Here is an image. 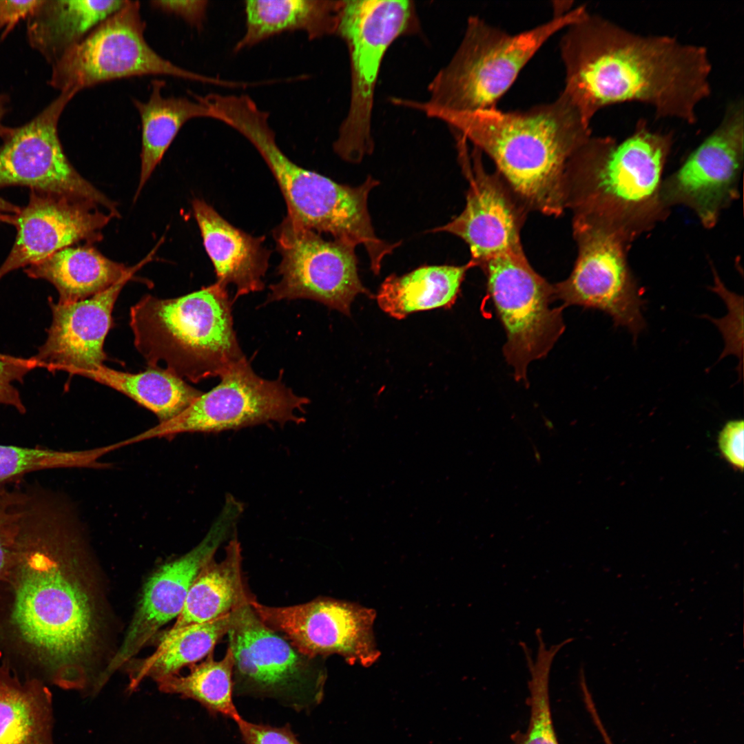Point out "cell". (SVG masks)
Here are the masks:
<instances>
[{
	"label": "cell",
	"instance_id": "6da1fadb",
	"mask_svg": "<svg viewBox=\"0 0 744 744\" xmlns=\"http://www.w3.org/2000/svg\"><path fill=\"white\" fill-rule=\"evenodd\" d=\"M80 520L72 505L43 489L23 499L11 562L9 623L18 642L63 689H83L93 638L88 597L70 567Z\"/></svg>",
	"mask_w": 744,
	"mask_h": 744
},
{
	"label": "cell",
	"instance_id": "4316f807",
	"mask_svg": "<svg viewBox=\"0 0 744 744\" xmlns=\"http://www.w3.org/2000/svg\"><path fill=\"white\" fill-rule=\"evenodd\" d=\"M130 267L113 261L90 246L68 247L29 266L26 274L50 282L59 293V303L90 298L120 280Z\"/></svg>",
	"mask_w": 744,
	"mask_h": 744
},
{
	"label": "cell",
	"instance_id": "5b68a950",
	"mask_svg": "<svg viewBox=\"0 0 744 744\" xmlns=\"http://www.w3.org/2000/svg\"><path fill=\"white\" fill-rule=\"evenodd\" d=\"M233 302L218 282L174 298L146 295L130 311L134 346L149 367L165 364L194 383L220 378L246 358L234 329Z\"/></svg>",
	"mask_w": 744,
	"mask_h": 744
},
{
	"label": "cell",
	"instance_id": "ab89813d",
	"mask_svg": "<svg viewBox=\"0 0 744 744\" xmlns=\"http://www.w3.org/2000/svg\"><path fill=\"white\" fill-rule=\"evenodd\" d=\"M20 208L0 197V223L15 226Z\"/></svg>",
	"mask_w": 744,
	"mask_h": 744
},
{
	"label": "cell",
	"instance_id": "e0dca14e",
	"mask_svg": "<svg viewBox=\"0 0 744 744\" xmlns=\"http://www.w3.org/2000/svg\"><path fill=\"white\" fill-rule=\"evenodd\" d=\"M260 619L313 658L331 654L369 666L380 657L373 632L375 612L358 604L318 598L288 606L249 601Z\"/></svg>",
	"mask_w": 744,
	"mask_h": 744
},
{
	"label": "cell",
	"instance_id": "836d02e7",
	"mask_svg": "<svg viewBox=\"0 0 744 744\" xmlns=\"http://www.w3.org/2000/svg\"><path fill=\"white\" fill-rule=\"evenodd\" d=\"M106 446L83 451H59L36 446L0 444V489L23 475L46 469L99 466Z\"/></svg>",
	"mask_w": 744,
	"mask_h": 744
},
{
	"label": "cell",
	"instance_id": "f1b7e54d",
	"mask_svg": "<svg viewBox=\"0 0 744 744\" xmlns=\"http://www.w3.org/2000/svg\"><path fill=\"white\" fill-rule=\"evenodd\" d=\"M164 85L162 80H154L147 101L132 100L142 127L141 174L135 198L182 127L192 118H212L210 109L195 95V101L185 97H164L161 92Z\"/></svg>",
	"mask_w": 744,
	"mask_h": 744
},
{
	"label": "cell",
	"instance_id": "484cf974",
	"mask_svg": "<svg viewBox=\"0 0 744 744\" xmlns=\"http://www.w3.org/2000/svg\"><path fill=\"white\" fill-rule=\"evenodd\" d=\"M52 694L37 678L21 681L0 665V744H54Z\"/></svg>",
	"mask_w": 744,
	"mask_h": 744
},
{
	"label": "cell",
	"instance_id": "b9f144b4",
	"mask_svg": "<svg viewBox=\"0 0 744 744\" xmlns=\"http://www.w3.org/2000/svg\"><path fill=\"white\" fill-rule=\"evenodd\" d=\"M599 732L603 738L604 744H614L610 737L609 736L607 730L604 727L600 728L599 730Z\"/></svg>",
	"mask_w": 744,
	"mask_h": 744
},
{
	"label": "cell",
	"instance_id": "d4e9b609",
	"mask_svg": "<svg viewBox=\"0 0 744 744\" xmlns=\"http://www.w3.org/2000/svg\"><path fill=\"white\" fill-rule=\"evenodd\" d=\"M252 597L245 583L242 549L235 535L225 547L224 558L218 562L212 559L199 572L175 624L167 633L224 616Z\"/></svg>",
	"mask_w": 744,
	"mask_h": 744
},
{
	"label": "cell",
	"instance_id": "277c9868",
	"mask_svg": "<svg viewBox=\"0 0 744 744\" xmlns=\"http://www.w3.org/2000/svg\"><path fill=\"white\" fill-rule=\"evenodd\" d=\"M672 140V133L652 130L645 119L619 143L591 135L568 161L566 208L631 243L667 215L662 174Z\"/></svg>",
	"mask_w": 744,
	"mask_h": 744
},
{
	"label": "cell",
	"instance_id": "5bb4252c",
	"mask_svg": "<svg viewBox=\"0 0 744 744\" xmlns=\"http://www.w3.org/2000/svg\"><path fill=\"white\" fill-rule=\"evenodd\" d=\"M273 234L280 279L269 286L266 303L308 299L349 316L354 298L370 294L359 278L355 247L326 240L288 216Z\"/></svg>",
	"mask_w": 744,
	"mask_h": 744
},
{
	"label": "cell",
	"instance_id": "83f0119b",
	"mask_svg": "<svg viewBox=\"0 0 744 744\" xmlns=\"http://www.w3.org/2000/svg\"><path fill=\"white\" fill-rule=\"evenodd\" d=\"M472 261L461 266H422L402 276H388L376 296L380 308L401 320L408 315L455 304Z\"/></svg>",
	"mask_w": 744,
	"mask_h": 744
},
{
	"label": "cell",
	"instance_id": "8992f818",
	"mask_svg": "<svg viewBox=\"0 0 744 744\" xmlns=\"http://www.w3.org/2000/svg\"><path fill=\"white\" fill-rule=\"evenodd\" d=\"M221 121L247 139L262 157L279 185L290 218L355 248L363 246L371 263L380 262L389 253L391 245L375 235L368 209V197L378 180L369 176L360 185L351 187L295 164L278 147L269 113L249 96L227 103Z\"/></svg>",
	"mask_w": 744,
	"mask_h": 744
},
{
	"label": "cell",
	"instance_id": "4dcf8cb0",
	"mask_svg": "<svg viewBox=\"0 0 744 744\" xmlns=\"http://www.w3.org/2000/svg\"><path fill=\"white\" fill-rule=\"evenodd\" d=\"M82 376L125 394L153 412L160 422L178 415L203 393L159 366L130 373L102 365Z\"/></svg>",
	"mask_w": 744,
	"mask_h": 744
},
{
	"label": "cell",
	"instance_id": "d590c367",
	"mask_svg": "<svg viewBox=\"0 0 744 744\" xmlns=\"http://www.w3.org/2000/svg\"><path fill=\"white\" fill-rule=\"evenodd\" d=\"M235 722L244 744H302L288 724L275 727L252 723L241 716Z\"/></svg>",
	"mask_w": 744,
	"mask_h": 744
},
{
	"label": "cell",
	"instance_id": "4fadbf2b",
	"mask_svg": "<svg viewBox=\"0 0 744 744\" xmlns=\"http://www.w3.org/2000/svg\"><path fill=\"white\" fill-rule=\"evenodd\" d=\"M572 227L577 258L568 278L553 285L555 300L564 308L578 305L602 311L636 340L646 326L642 312L645 301L628 262L630 243L581 216H574Z\"/></svg>",
	"mask_w": 744,
	"mask_h": 744
},
{
	"label": "cell",
	"instance_id": "d6a6232c",
	"mask_svg": "<svg viewBox=\"0 0 744 744\" xmlns=\"http://www.w3.org/2000/svg\"><path fill=\"white\" fill-rule=\"evenodd\" d=\"M535 636L538 645L535 661L527 645L519 642L530 672L528 682L529 696L527 699L530 719L526 730L524 733L518 732L513 734L512 739L515 744H559L550 709V674L555 657L573 639L568 638L548 648L541 629L536 630Z\"/></svg>",
	"mask_w": 744,
	"mask_h": 744
},
{
	"label": "cell",
	"instance_id": "f35d334b",
	"mask_svg": "<svg viewBox=\"0 0 744 744\" xmlns=\"http://www.w3.org/2000/svg\"><path fill=\"white\" fill-rule=\"evenodd\" d=\"M41 2L42 0H0V29L10 28L21 19H28Z\"/></svg>",
	"mask_w": 744,
	"mask_h": 744
},
{
	"label": "cell",
	"instance_id": "7402d4cb",
	"mask_svg": "<svg viewBox=\"0 0 744 744\" xmlns=\"http://www.w3.org/2000/svg\"><path fill=\"white\" fill-rule=\"evenodd\" d=\"M193 212L203 245L220 285L236 287L233 301L262 291L271 251L265 238L253 236L230 224L211 205L200 199L192 203Z\"/></svg>",
	"mask_w": 744,
	"mask_h": 744
},
{
	"label": "cell",
	"instance_id": "8d00e7d4",
	"mask_svg": "<svg viewBox=\"0 0 744 744\" xmlns=\"http://www.w3.org/2000/svg\"><path fill=\"white\" fill-rule=\"evenodd\" d=\"M208 1L206 0H158L150 1L154 8L183 19L192 27L200 31L206 20Z\"/></svg>",
	"mask_w": 744,
	"mask_h": 744
},
{
	"label": "cell",
	"instance_id": "f546056e",
	"mask_svg": "<svg viewBox=\"0 0 744 744\" xmlns=\"http://www.w3.org/2000/svg\"><path fill=\"white\" fill-rule=\"evenodd\" d=\"M232 619L231 612L209 621L189 625L173 633H166L152 655L131 666L128 689L134 690L146 677L157 682L178 674L182 668L207 657L227 634Z\"/></svg>",
	"mask_w": 744,
	"mask_h": 744
},
{
	"label": "cell",
	"instance_id": "7a4b0ae2",
	"mask_svg": "<svg viewBox=\"0 0 744 744\" xmlns=\"http://www.w3.org/2000/svg\"><path fill=\"white\" fill-rule=\"evenodd\" d=\"M560 42L565 94L590 124L601 109L638 102L657 118L693 125L711 94L707 50L668 35H642L588 10Z\"/></svg>",
	"mask_w": 744,
	"mask_h": 744
},
{
	"label": "cell",
	"instance_id": "ac0fdd59",
	"mask_svg": "<svg viewBox=\"0 0 744 744\" xmlns=\"http://www.w3.org/2000/svg\"><path fill=\"white\" fill-rule=\"evenodd\" d=\"M242 510L240 502L231 495L227 496L220 513L201 541L184 555L165 564L149 578L126 636L99 677L96 690L138 653L163 625L178 617L199 572L214 559L219 547L236 533V524Z\"/></svg>",
	"mask_w": 744,
	"mask_h": 744
},
{
	"label": "cell",
	"instance_id": "ffe728a7",
	"mask_svg": "<svg viewBox=\"0 0 744 744\" xmlns=\"http://www.w3.org/2000/svg\"><path fill=\"white\" fill-rule=\"evenodd\" d=\"M154 249L116 283L90 298L62 304L49 298L52 320L44 343L32 358L50 370L81 375L104 365L105 338L112 326V313L125 285L155 254Z\"/></svg>",
	"mask_w": 744,
	"mask_h": 744
},
{
	"label": "cell",
	"instance_id": "74e56055",
	"mask_svg": "<svg viewBox=\"0 0 744 744\" xmlns=\"http://www.w3.org/2000/svg\"><path fill=\"white\" fill-rule=\"evenodd\" d=\"M743 420L727 422L719 436V446L723 456L734 467L743 468Z\"/></svg>",
	"mask_w": 744,
	"mask_h": 744
},
{
	"label": "cell",
	"instance_id": "30bf717a",
	"mask_svg": "<svg viewBox=\"0 0 744 744\" xmlns=\"http://www.w3.org/2000/svg\"><path fill=\"white\" fill-rule=\"evenodd\" d=\"M139 1H129L52 65L51 86L76 94L110 81L164 75L214 85L231 81L180 68L156 53L145 38Z\"/></svg>",
	"mask_w": 744,
	"mask_h": 744
},
{
	"label": "cell",
	"instance_id": "44dd1931",
	"mask_svg": "<svg viewBox=\"0 0 744 744\" xmlns=\"http://www.w3.org/2000/svg\"><path fill=\"white\" fill-rule=\"evenodd\" d=\"M87 201L31 190L20 209L16 240L0 266V280L21 267L43 261L79 241L94 242L114 214Z\"/></svg>",
	"mask_w": 744,
	"mask_h": 744
},
{
	"label": "cell",
	"instance_id": "52a82bcc",
	"mask_svg": "<svg viewBox=\"0 0 744 744\" xmlns=\"http://www.w3.org/2000/svg\"><path fill=\"white\" fill-rule=\"evenodd\" d=\"M587 10L577 6L530 30L510 34L473 16L449 63L428 87L425 102L397 99V105L430 111L469 112L495 108L521 70L555 34Z\"/></svg>",
	"mask_w": 744,
	"mask_h": 744
},
{
	"label": "cell",
	"instance_id": "cb8c5ba5",
	"mask_svg": "<svg viewBox=\"0 0 744 744\" xmlns=\"http://www.w3.org/2000/svg\"><path fill=\"white\" fill-rule=\"evenodd\" d=\"M127 0H42L28 18L30 45L52 65Z\"/></svg>",
	"mask_w": 744,
	"mask_h": 744
},
{
	"label": "cell",
	"instance_id": "d6986e66",
	"mask_svg": "<svg viewBox=\"0 0 744 744\" xmlns=\"http://www.w3.org/2000/svg\"><path fill=\"white\" fill-rule=\"evenodd\" d=\"M459 159L469 187L464 210L433 232L462 238L468 246L475 267L489 258L522 251L520 230L524 209L501 177L487 172L477 148L469 155L467 140L455 133Z\"/></svg>",
	"mask_w": 744,
	"mask_h": 744
},
{
	"label": "cell",
	"instance_id": "603a6c76",
	"mask_svg": "<svg viewBox=\"0 0 744 744\" xmlns=\"http://www.w3.org/2000/svg\"><path fill=\"white\" fill-rule=\"evenodd\" d=\"M342 1L247 0L245 29L235 52L285 32H304L309 40L335 34Z\"/></svg>",
	"mask_w": 744,
	"mask_h": 744
},
{
	"label": "cell",
	"instance_id": "e575fe53",
	"mask_svg": "<svg viewBox=\"0 0 744 744\" xmlns=\"http://www.w3.org/2000/svg\"><path fill=\"white\" fill-rule=\"evenodd\" d=\"M36 366L32 358L27 359L0 353V405L12 406L19 413H25V406L14 384L22 383Z\"/></svg>",
	"mask_w": 744,
	"mask_h": 744
},
{
	"label": "cell",
	"instance_id": "ba28073f",
	"mask_svg": "<svg viewBox=\"0 0 744 744\" xmlns=\"http://www.w3.org/2000/svg\"><path fill=\"white\" fill-rule=\"evenodd\" d=\"M418 28L411 1H342L335 34L346 43L349 53L351 97L333 143L342 160L358 163L372 153V111L383 58L395 39Z\"/></svg>",
	"mask_w": 744,
	"mask_h": 744
},
{
	"label": "cell",
	"instance_id": "60d3db41",
	"mask_svg": "<svg viewBox=\"0 0 744 744\" xmlns=\"http://www.w3.org/2000/svg\"><path fill=\"white\" fill-rule=\"evenodd\" d=\"M7 101L8 99L5 95L0 94V134L4 127L1 124V121L6 112Z\"/></svg>",
	"mask_w": 744,
	"mask_h": 744
},
{
	"label": "cell",
	"instance_id": "9c48e42d",
	"mask_svg": "<svg viewBox=\"0 0 744 744\" xmlns=\"http://www.w3.org/2000/svg\"><path fill=\"white\" fill-rule=\"evenodd\" d=\"M249 601L232 611L227 634L234 658V694L270 698L296 711H309L323 695V658L300 652L266 625Z\"/></svg>",
	"mask_w": 744,
	"mask_h": 744
},
{
	"label": "cell",
	"instance_id": "7c38bea8",
	"mask_svg": "<svg viewBox=\"0 0 744 744\" xmlns=\"http://www.w3.org/2000/svg\"><path fill=\"white\" fill-rule=\"evenodd\" d=\"M220 383L203 393L174 417L124 440L125 445L183 433H212L277 422L305 421L309 403L282 381L258 375L245 358L220 377Z\"/></svg>",
	"mask_w": 744,
	"mask_h": 744
},
{
	"label": "cell",
	"instance_id": "8fae6325",
	"mask_svg": "<svg viewBox=\"0 0 744 744\" xmlns=\"http://www.w3.org/2000/svg\"><path fill=\"white\" fill-rule=\"evenodd\" d=\"M505 330L503 352L518 382H527L528 364L544 358L563 334V306L555 307L554 286L538 274L524 251L477 264Z\"/></svg>",
	"mask_w": 744,
	"mask_h": 744
},
{
	"label": "cell",
	"instance_id": "2e32d148",
	"mask_svg": "<svg viewBox=\"0 0 744 744\" xmlns=\"http://www.w3.org/2000/svg\"><path fill=\"white\" fill-rule=\"evenodd\" d=\"M744 159V105L731 102L720 123L663 180L661 198L669 209L683 205L692 209L705 228L716 225L723 209L738 196Z\"/></svg>",
	"mask_w": 744,
	"mask_h": 744
},
{
	"label": "cell",
	"instance_id": "3957f363",
	"mask_svg": "<svg viewBox=\"0 0 744 744\" xmlns=\"http://www.w3.org/2000/svg\"><path fill=\"white\" fill-rule=\"evenodd\" d=\"M494 162L526 209L557 216L566 209L565 176L575 152L592 135L590 124L563 92L523 111H430Z\"/></svg>",
	"mask_w": 744,
	"mask_h": 744
},
{
	"label": "cell",
	"instance_id": "1f68e13d",
	"mask_svg": "<svg viewBox=\"0 0 744 744\" xmlns=\"http://www.w3.org/2000/svg\"><path fill=\"white\" fill-rule=\"evenodd\" d=\"M234 658L227 646L225 654L215 660L213 652L205 660L192 666L186 676H170L157 681L160 691L178 694L198 702L214 716L218 714L236 721L239 714L233 701Z\"/></svg>",
	"mask_w": 744,
	"mask_h": 744
},
{
	"label": "cell",
	"instance_id": "9a60e30c",
	"mask_svg": "<svg viewBox=\"0 0 744 744\" xmlns=\"http://www.w3.org/2000/svg\"><path fill=\"white\" fill-rule=\"evenodd\" d=\"M75 95L61 92L28 123L15 128L3 127L0 134V187L26 186L87 201L118 216L115 203L77 172L60 142L58 123Z\"/></svg>",
	"mask_w": 744,
	"mask_h": 744
}]
</instances>
